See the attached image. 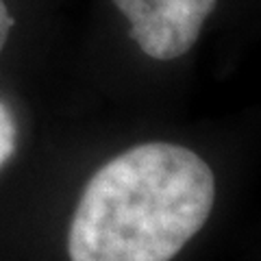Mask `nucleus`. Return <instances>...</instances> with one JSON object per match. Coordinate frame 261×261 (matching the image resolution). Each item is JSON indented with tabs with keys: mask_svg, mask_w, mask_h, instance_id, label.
Here are the masks:
<instances>
[{
	"mask_svg": "<svg viewBox=\"0 0 261 261\" xmlns=\"http://www.w3.org/2000/svg\"><path fill=\"white\" fill-rule=\"evenodd\" d=\"M216 200L207 161L168 142L140 144L89 178L70 224V261H170Z\"/></svg>",
	"mask_w": 261,
	"mask_h": 261,
	"instance_id": "nucleus-1",
	"label": "nucleus"
},
{
	"mask_svg": "<svg viewBox=\"0 0 261 261\" xmlns=\"http://www.w3.org/2000/svg\"><path fill=\"white\" fill-rule=\"evenodd\" d=\"M218 0H113L130 24V37L152 59L190 53Z\"/></svg>",
	"mask_w": 261,
	"mask_h": 261,
	"instance_id": "nucleus-2",
	"label": "nucleus"
},
{
	"mask_svg": "<svg viewBox=\"0 0 261 261\" xmlns=\"http://www.w3.org/2000/svg\"><path fill=\"white\" fill-rule=\"evenodd\" d=\"M13 148H15V124L11 113L0 102V166L11 157Z\"/></svg>",
	"mask_w": 261,
	"mask_h": 261,
	"instance_id": "nucleus-3",
	"label": "nucleus"
},
{
	"mask_svg": "<svg viewBox=\"0 0 261 261\" xmlns=\"http://www.w3.org/2000/svg\"><path fill=\"white\" fill-rule=\"evenodd\" d=\"M11 27H13V18H11L9 9H7L5 0H0V50H3L5 44H7V37H9Z\"/></svg>",
	"mask_w": 261,
	"mask_h": 261,
	"instance_id": "nucleus-4",
	"label": "nucleus"
}]
</instances>
